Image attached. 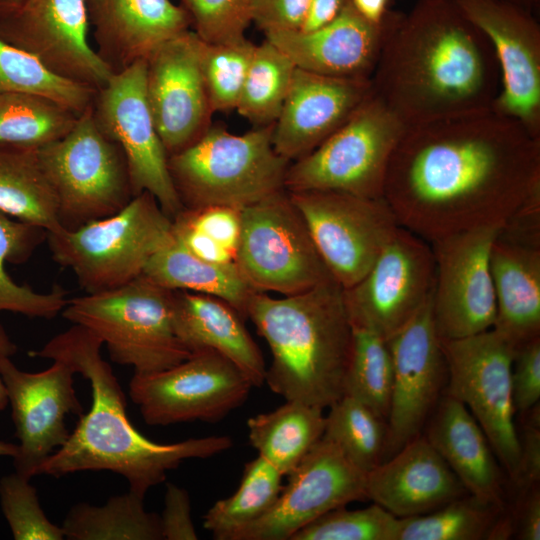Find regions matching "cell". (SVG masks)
I'll list each match as a JSON object with an SVG mask.
<instances>
[{"label":"cell","mask_w":540,"mask_h":540,"mask_svg":"<svg viewBox=\"0 0 540 540\" xmlns=\"http://www.w3.org/2000/svg\"><path fill=\"white\" fill-rule=\"evenodd\" d=\"M540 188V138L494 108L406 127L389 161L383 198L427 242L501 228Z\"/></svg>","instance_id":"cell-1"},{"label":"cell","mask_w":540,"mask_h":540,"mask_svg":"<svg viewBox=\"0 0 540 540\" xmlns=\"http://www.w3.org/2000/svg\"><path fill=\"white\" fill-rule=\"evenodd\" d=\"M370 80L405 127L492 109L501 88L489 39L456 0H417L401 13Z\"/></svg>","instance_id":"cell-2"},{"label":"cell","mask_w":540,"mask_h":540,"mask_svg":"<svg viewBox=\"0 0 540 540\" xmlns=\"http://www.w3.org/2000/svg\"><path fill=\"white\" fill-rule=\"evenodd\" d=\"M102 340L88 328L73 324L30 356L61 360L89 380L92 404L63 446L38 468V474L60 477L80 471L107 470L120 474L129 491L145 497L166 480L167 473L187 459H206L233 445L228 436L190 438L158 443L130 422L126 398L111 366L101 355Z\"/></svg>","instance_id":"cell-3"},{"label":"cell","mask_w":540,"mask_h":540,"mask_svg":"<svg viewBox=\"0 0 540 540\" xmlns=\"http://www.w3.org/2000/svg\"><path fill=\"white\" fill-rule=\"evenodd\" d=\"M246 317L271 351L265 383L272 392L321 409L344 395L353 333L334 279L282 298L254 292Z\"/></svg>","instance_id":"cell-4"},{"label":"cell","mask_w":540,"mask_h":540,"mask_svg":"<svg viewBox=\"0 0 540 540\" xmlns=\"http://www.w3.org/2000/svg\"><path fill=\"white\" fill-rule=\"evenodd\" d=\"M273 124L237 135L211 125L194 143L168 157L175 189L186 209H242L284 190L290 161L272 142Z\"/></svg>","instance_id":"cell-5"},{"label":"cell","mask_w":540,"mask_h":540,"mask_svg":"<svg viewBox=\"0 0 540 540\" xmlns=\"http://www.w3.org/2000/svg\"><path fill=\"white\" fill-rule=\"evenodd\" d=\"M174 290L144 275L112 290L68 300L63 317L96 334L113 362L152 373L191 356L176 334Z\"/></svg>","instance_id":"cell-6"},{"label":"cell","mask_w":540,"mask_h":540,"mask_svg":"<svg viewBox=\"0 0 540 540\" xmlns=\"http://www.w3.org/2000/svg\"><path fill=\"white\" fill-rule=\"evenodd\" d=\"M172 239V218L149 192L134 196L111 216L47 235L53 259L73 271L87 294L141 276L151 257Z\"/></svg>","instance_id":"cell-7"},{"label":"cell","mask_w":540,"mask_h":540,"mask_svg":"<svg viewBox=\"0 0 540 540\" xmlns=\"http://www.w3.org/2000/svg\"><path fill=\"white\" fill-rule=\"evenodd\" d=\"M39 157L64 229L111 216L134 197L124 153L99 128L92 105L66 135L39 148Z\"/></svg>","instance_id":"cell-8"},{"label":"cell","mask_w":540,"mask_h":540,"mask_svg":"<svg viewBox=\"0 0 540 540\" xmlns=\"http://www.w3.org/2000/svg\"><path fill=\"white\" fill-rule=\"evenodd\" d=\"M405 128L372 93L318 147L290 163L285 190L382 198L389 161Z\"/></svg>","instance_id":"cell-9"},{"label":"cell","mask_w":540,"mask_h":540,"mask_svg":"<svg viewBox=\"0 0 540 540\" xmlns=\"http://www.w3.org/2000/svg\"><path fill=\"white\" fill-rule=\"evenodd\" d=\"M235 264L257 292L292 295L333 279L285 189L241 209Z\"/></svg>","instance_id":"cell-10"},{"label":"cell","mask_w":540,"mask_h":540,"mask_svg":"<svg viewBox=\"0 0 540 540\" xmlns=\"http://www.w3.org/2000/svg\"><path fill=\"white\" fill-rule=\"evenodd\" d=\"M440 342L447 365L443 394L468 408L514 482L520 462L511 379L515 346L493 328Z\"/></svg>","instance_id":"cell-11"},{"label":"cell","mask_w":540,"mask_h":540,"mask_svg":"<svg viewBox=\"0 0 540 540\" xmlns=\"http://www.w3.org/2000/svg\"><path fill=\"white\" fill-rule=\"evenodd\" d=\"M252 387L229 359L213 350H200L167 369L134 373L129 395L148 425L215 423L242 406Z\"/></svg>","instance_id":"cell-12"},{"label":"cell","mask_w":540,"mask_h":540,"mask_svg":"<svg viewBox=\"0 0 540 540\" xmlns=\"http://www.w3.org/2000/svg\"><path fill=\"white\" fill-rule=\"evenodd\" d=\"M332 278L348 289L372 267L400 227L384 198L345 192H288Z\"/></svg>","instance_id":"cell-13"},{"label":"cell","mask_w":540,"mask_h":540,"mask_svg":"<svg viewBox=\"0 0 540 540\" xmlns=\"http://www.w3.org/2000/svg\"><path fill=\"white\" fill-rule=\"evenodd\" d=\"M92 112L99 128L124 153L133 195L149 192L173 219L184 207L147 101L145 59L114 73L96 90Z\"/></svg>","instance_id":"cell-14"},{"label":"cell","mask_w":540,"mask_h":540,"mask_svg":"<svg viewBox=\"0 0 540 540\" xmlns=\"http://www.w3.org/2000/svg\"><path fill=\"white\" fill-rule=\"evenodd\" d=\"M434 281L430 243L400 226L365 276L343 289L351 325L387 341L424 306Z\"/></svg>","instance_id":"cell-15"},{"label":"cell","mask_w":540,"mask_h":540,"mask_svg":"<svg viewBox=\"0 0 540 540\" xmlns=\"http://www.w3.org/2000/svg\"><path fill=\"white\" fill-rule=\"evenodd\" d=\"M500 228L481 227L430 242L435 263L433 317L441 339L493 328L496 297L490 250Z\"/></svg>","instance_id":"cell-16"},{"label":"cell","mask_w":540,"mask_h":540,"mask_svg":"<svg viewBox=\"0 0 540 540\" xmlns=\"http://www.w3.org/2000/svg\"><path fill=\"white\" fill-rule=\"evenodd\" d=\"M366 475L322 436L287 475L288 483L274 505L229 540H290L323 514L367 500Z\"/></svg>","instance_id":"cell-17"},{"label":"cell","mask_w":540,"mask_h":540,"mask_svg":"<svg viewBox=\"0 0 540 540\" xmlns=\"http://www.w3.org/2000/svg\"><path fill=\"white\" fill-rule=\"evenodd\" d=\"M84 0H24L0 19V39L51 73L95 90L114 74L88 41Z\"/></svg>","instance_id":"cell-18"},{"label":"cell","mask_w":540,"mask_h":540,"mask_svg":"<svg viewBox=\"0 0 540 540\" xmlns=\"http://www.w3.org/2000/svg\"><path fill=\"white\" fill-rule=\"evenodd\" d=\"M204 42L187 30L145 59V91L168 156L198 140L214 113L202 71Z\"/></svg>","instance_id":"cell-19"},{"label":"cell","mask_w":540,"mask_h":540,"mask_svg":"<svg viewBox=\"0 0 540 540\" xmlns=\"http://www.w3.org/2000/svg\"><path fill=\"white\" fill-rule=\"evenodd\" d=\"M489 39L500 69L494 109L540 138V25L535 14L503 0H456Z\"/></svg>","instance_id":"cell-20"},{"label":"cell","mask_w":540,"mask_h":540,"mask_svg":"<svg viewBox=\"0 0 540 540\" xmlns=\"http://www.w3.org/2000/svg\"><path fill=\"white\" fill-rule=\"evenodd\" d=\"M432 298L433 293L415 317L387 340L393 361V385L382 462L422 434L447 382Z\"/></svg>","instance_id":"cell-21"},{"label":"cell","mask_w":540,"mask_h":540,"mask_svg":"<svg viewBox=\"0 0 540 540\" xmlns=\"http://www.w3.org/2000/svg\"><path fill=\"white\" fill-rule=\"evenodd\" d=\"M74 373L61 360H53L44 371L30 373L18 369L10 357H0V377L19 440L13 464L17 473L29 479L67 441L70 432L65 417L83 414L73 386Z\"/></svg>","instance_id":"cell-22"},{"label":"cell","mask_w":540,"mask_h":540,"mask_svg":"<svg viewBox=\"0 0 540 540\" xmlns=\"http://www.w3.org/2000/svg\"><path fill=\"white\" fill-rule=\"evenodd\" d=\"M401 12L389 11L384 21L364 19L349 2L328 24L312 31L265 33V39L306 71L370 80L384 43Z\"/></svg>","instance_id":"cell-23"},{"label":"cell","mask_w":540,"mask_h":540,"mask_svg":"<svg viewBox=\"0 0 540 540\" xmlns=\"http://www.w3.org/2000/svg\"><path fill=\"white\" fill-rule=\"evenodd\" d=\"M372 94L371 80L322 75L296 67L273 124L276 152L290 162L318 147Z\"/></svg>","instance_id":"cell-24"},{"label":"cell","mask_w":540,"mask_h":540,"mask_svg":"<svg viewBox=\"0 0 540 540\" xmlns=\"http://www.w3.org/2000/svg\"><path fill=\"white\" fill-rule=\"evenodd\" d=\"M95 51L113 73L146 59L165 41L191 29L171 0H84Z\"/></svg>","instance_id":"cell-25"},{"label":"cell","mask_w":540,"mask_h":540,"mask_svg":"<svg viewBox=\"0 0 540 540\" xmlns=\"http://www.w3.org/2000/svg\"><path fill=\"white\" fill-rule=\"evenodd\" d=\"M466 494L468 491L424 434L366 475L367 499L397 518L430 513Z\"/></svg>","instance_id":"cell-26"},{"label":"cell","mask_w":540,"mask_h":540,"mask_svg":"<svg viewBox=\"0 0 540 540\" xmlns=\"http://www.w3.org/2000/svg\"><path fill=\"white\" fill-rule=\"evenodd\" d=\"M427 422L425 437L468 493L484 502L507 507L503 471L468 408L443 394Z\"/></svg>","instance_id":"cell-27"},{"label":"cell","mask_w":540,"mask_h":540,"mask_svg":"<svg viewBox=\"0 0 540 540\" xmlns=\"http://www.w3.org/2000/svg\"><path fill=\"white\" fill-rule=\"evenodd\" d=\"M173 322L177 336L191 352L213 350L242 370L254 387L265 383L263 355L230 304L215 296L174 290Z\"/></svg>","instance_id":"cell-28"},{"label":"cell","mask_w":540,"mask_h":540,"mask_svg":"<svg viewBox=\"0 0 540 540\" xmlns=\"http://www.w3.org/2000/svg\"><path fill=\"white\" fill-rule=\"evenodd\" d=\"M496 297L493 329L512 345L540 337V244L498 232L490 250Z\"/></svg>","instance_id":"cell-29"},{"label":"cell","mask_w":540,"mask_h":540,"mask_svg":"<svg viewBox=\"0 0 540 540\" xmlns=\"http://www.w3.org/2000/svg\"><path fill=\"white\" fill-rule=\"evenodd\" d=\"M169 290H186L215 296L246 317L250 298L257 292L244 280L235 262L218 264L203 260L179 243H170L148 261L143 274Z\"/></svg>","instance_id":"cell-30"},{"label":"cell","mask_w":540,"mask_h":540,"mask_svg":"<svg viewBox=\"0 0 540 540\" xmlns=\"http://www.w3.org/2000/svg\"><path fill=\"white\" fill-rule=\"evenodd\" d=\"M0 212L47 232L62 229L39 148L0 143Z\"/></svg>","instance_id":"cell-31"},{"label":"cell","mask_w":540,"mask_h":540,"mask_svg":"<svg viewBox=\"0 0 540 540\" xmlns=\"http://www.w3.org/2000/svg\"><path fill=\"white\" fill-rule=\"evenodd\" d=\"M323 410L286 400L275 410L248 419L249 442L260 456L288 475L323 436Z\"/></svg>","instance_id":"cell-32"},{"label":"cell","mask_w":540,"mask_h":540,"mask_svg":"<svg viewBox=\"0 0 540 540\" xmlns=\"http://www.w3.org/2000/svg\"><path fill=\"white\" fill-rule=\"evenodd\" d=\"M47 235L41 227L13 220L0 212V312L52 319L66 306L68 300L61 286H54L48 293H38L15 283L5 269L6 262H26Z\"/></svg>","instance_id":"cell-33"},{"label":"cell","mask_w":540,"mask_h":540,"mask_svg":"<svg viewBox=\"0 0 540 540\" xmlns=\"http://www.w3.org/2000/svg\"><path fill=\"white\" fill-rule=\"evenodd\" d=\"M143 497L129 491L103 506L75 505L62 529L73 540H160V516L144 508Z\"/></svg>","instance_id":"cell-34"},{"label":"cell","mask_w":540,"mask_h":540,"mask_svg":"<svg viewBox=\"0 0 540 540\" xmlns=\"http://www.w3.org/2000/svg\"><path fill=\"white\" fill-rule=\"evenodd\" d=\"M284 475L258 455L244 465L236 492L218 500L203 516V527L216 540H229L241 528L262 517L276 502Z\"/></svg>","instance_id":"cell-35"},{"label":"cell","mask_w":540,"mask_h":540,"mask_svg":"<svg viewBox=\"0 0 540 540\" xmlns=\"http://www.w3.org/2000/svg\"><path fill=\"white\" fill-rule=\"evenodd\" d=\"M78 116L41 95L0 93V143L41 148L66 135Z\"/></svg>","instance_id":"cell-36"},{"label":"cell","mask_w":540,"mask_h":540,"mask_svg":"<svg viewBox=\"0 0 540 540\" xmlns=\"http://www.w3.org/2000/svg\"><path fill=\"white\" fill-rule=\"evenodd\" d=\"M505 508L468 493L430 513L399 518L397 540L490 539Z\"/></svg>","instance_id":"cell-37"},{"label":"cell","mask_w":540,"mask_h":540,"mask_svg":"<svg viewBox=\"0 0 540 540\" xmlns=\"http://www.w3.org/2000/svg\"><path fill=\"white\" fill-rule=\"evenodd\" d=\"M295 69L290 58L267 39L256 45L235 110L256 127L274 124Z\"/></svg>","instance_id":"cell-38"},{"label":"cell","mask_w":540,"mask_h":540,"mask_svg":"<svg viewBox=\"0 0 540 540\" xmlns=\"http://www.w3.org/2000/svg\"><path fill=\"white\" fill-rule=\"evenodd\" d=\"M352 333L344 395L362 402L387 422L393 385V361L387 341L363 327L352 326Z\"/></svg>","instance_id":"cell-39"},{"label":"cell","mask_w":540,"mask_h":540,"mask_svg":"<svg viewBox=\"0 0 540 540\" xmlns=\"http://www.w3.org/2000/svg\"><path fill=\"white\" fill-rule=\"evenodd\" d=\"M325 417L323 437L336 443L355 466L368 473L382 462L387 422L369 407L343 395Z\"/></svg>","instance_id":"cell-40"},{"label":"cell","mask_w":540,"mask_h":540,"mask_svg":"<svg viewBox=\"0 0 540 540\" xmlns=\"http://www.w3.org/2000/svg\"><path fill=\"white\" fill-rule=\"evenodd\" d=\"M23 92L50 98L81 114L96 90L47 70L35 57L0 39V93Z\"/></svg>","instance_id":"cell-41"},{"label":"cell","mask_w":540,"mask_h":540,"mask_svg":"<svg viewBox=\"0 0 540 540\" xmlns=\"http://www.w3.org/2000/svg\"><path fill=\"white\" fill-rule=\"evenodd\" d=\"M255 47L246 37L215 44L204 42L202 71L213 112L235 110Z\"/></svg>","instance_id":"cell-42"},{"label":"cell","mask_w":540,"mask_h":540,"mask_svg":"<svg viewBox=\"0 0 540 540\" xmlns=\"http://www.w3.org/2000/svg\"><path fill=\"white\" fill-rule=\"evenodd\" d=\"M399 518L380 505L333 509L298 530L290 540H397Z\"/></svg>","instance_id":"cell-43"},{"label":"cell","mask_w":540,"mask_h":540,"mask_svg":"<svg viewBox=\"0 0 540 540\" xmlns=\"http://www.w3.org/2000/svg\"><path fill=\"white\" fill-rule=\"evenodd\" d=\"M17 473L0 479V504L15 540H62V527L53 524L42 510L36 488Z\"/></svg>","instance_id":"cell-44"},{"label":"cell","mask_w":540,"mask_h":540,"mask_svg":"<svg viewBox=\"0 0 540 540\" xmlns=\"http://www.w3.org/2000/svg\"><path fill=\"white\" fill-rule=\"evenodd\" d=\"M179 5L191 30L207 44L243 38L252 22L251 0H179Z\"/></svg>","instance_id":"cell-45"},{"label":"cell","mask_w":540,"mask_h":540,"mask_svg":"<svg viewBox=\"0 0 540 540\" xmlns=\"http://www.w3.org/2000/svg\"><path fill=\"white\" fill-rule=\"evenodd\" d=\"M173 220L203 234L236 256L241 234V209L230 206L184 208Z\"/></svg>","instance_id":"cell-46"},{"label":"cell","mask_w":540,"mask_h":540,"mask_svg":"<svg viewBox=\"0 0 540 540\" xmlns=\"http://www.w3.org/2000/svg\"><path fill=\"white\" fill-rule=\"evenodd\" d=\"M511 379L514 410L522 415L539 403L540 337L516 347Z\"/></svg>","instance_id":"cell-47"},{"label":"cell","mask_w":540,"mask_h":540,"mask_svg":"<svg viewBox=\"0 0 540 540\" xmlns=\"http://www.w3.org/2000/svg\"><path fill=\"white\" fill-rule=\"evenodd\" d=\"M311 0H251L252 22L264 34L300 30Z\"/></svg>","instance_id":"cell-48"},{"label":"cell","mask_w":540,"mask_h":540,"mask_svg":"<svg viewBox=\"0 0 540 540\" xmlns=\"http://www.w3.org/2000/svg\"><path fill=\"white\" fill-rule=\"evenodd\" d=\"M519 470L514 480L516 491H522L540 480V422L539 406L536 405L522 415Z\"/></svg>","instance_id":"cell-49"},{"label":"cell","mask_w":540,"mask_h":540,"mask_svg":"<svg viewBox=\"0 0 540 540\" xmlns=\"http://www.w3.org/2000/svg\"><path fill=\"white\" fill-rule=\"evenodd\" d=\"M160 522L163 539H198L191 517L190 496L184 488L175 484H167Z\"/></svg>","instance_id":"cell-50"},{"label":"cell","mask_w":540,"mask_h":540,"mask_svg":"<svg viewBox=\"0 0 540 540\" xmlns=\"http://www.w3.org/2000/svg\"><path fill=\"white\" fill-rule=\"evenodd\" d=\"M513 508L508 511L514 535L521 540L540 539V489L539 484L517 492Z\"/></svg>","instance_id":"cell-51"},{"label":"cell","mask_w":540,"mask_h":540,"mask_svg":"<svg viewBox=\"0 0 540 540\" xmlns=\"http://www.w3.org/2000/svg\"><path fill=\"white\" fill-rule=\"evenodd\" d=\"M349 0H311L306 20L300 29L307 32L318 29L334 20Z\"/></svg>","instance_id":"cell-52"},{"label":"cell","mask_w":540,"mask_h":540,"mask_svg":"<svg viewBox=\"0 0 540 540\" xmlns=\"http://www.w3.org/2000/svg\"><path fill=\"white\" fill-rule=\"evenodd\" d=\"M354 9L367 21L381 23L389 13L388 0H350Z\"/></svg>","instance_id":"cell-53"},{"label":"cell","mask_w":540,"mask_h":540,"mask_svg":"<svg viewBox=\"0 0 540 540\" xmlns=\"http://www.w3.org/2000/svg\"><path fill=\"white\" fill-rule=\"evenodd\" d=\"M17 351L16 345L11 341L7 335L5 329L0 324V357L1 356H12ZM8 405V399L6 395V390L2 379L0 377V411L4 410Z\"/></svg>","instance_id":"cell-54"},{"label":"cell","mask_w":540,"mask_h":540,"mask_svg":"<svg viewBox=\"0 0 540 540\" xmlns=\"http://www.w3.org/2000/svg\"><path fill=\"white\" fill-rule=\"evenodd\" d=\"M24 0H0V19L11 14Z\"/></svg>","instance_id":"cell-55"},{"label":"cell","mask_w":540,"mask_h":540,"mask_svg":"<svg viewBox=\"0 0 540 540\" xmlns=\"http://www.w3.org/2000/svg\"><path fill=\"white\" fill-rule=\"evenodd\" d=\"M503 1H507L517 6H520L534 14L536 11H538L539 6H540V0H503Z\"/></svg>","instance_id":"cell-56"},{"label":"cell","mask_w":540,"mask_h":540,"mask_svg":"<svg viewBox=\"0 0 540 540\" xmlns=\"http://www.w3.org/2000/svg\"><path fill=\"white\" fill-rule=\"evenodd\" d=\"M18 445L0 441V456L14 457L17 454Z\"/></svg>","instance_id":"cell-57"}]
</instances>
